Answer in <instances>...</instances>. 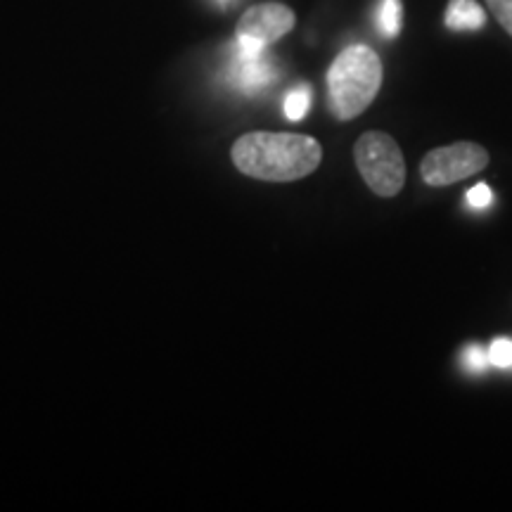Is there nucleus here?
Listing matches in <instances>:
<instances>
[{
  "mask_svg": "<svg viewBox=\"0 0 512 512\" xmlns=\"http://www.w3.org/2000/svg\"><path fill=\"white\" fill-rule=\"evenodd\" d=\"M230 157L245 176L290 183L313 174L323 159V150L311 136L254 131L235 140Z\"/></svg>",
  "mask_w": 512,
  "mask_h": 512,
  "instance_id": "f257e3e1",
  "label": "nucleus"
},
{
  "mask_svg": "<svg viewBox=\"0 0 512 512\" xmlns=\"http://www.w3.org/2000/svg\"><path fill=\"white\" fill-rule=\"evenodd\" d=\"M380 86V55L363 43L344 48L328 69V100L332 114L339 121L356 119L373 105Z\"/></svg>",
  "mask_w": 512,
  "mask_h": 512,
  "instance_id": "f03ea898",
  "label": "nucleus"
},
{
  "mask_svg": "<svg viewBox=\"0 0 512 512\" xmlns=\"http://www.w3.org/2000/svg\"><path fill=\"white\" fill-rule=\"evenodd\" d=\"M356 166L368 188L380 197H394L406 183V162L399 143L382 131H368L354 147Z\"/></svg>",
  "mask_w": 512,
  "mask_h": 512,
  "instance_id": "7ed1b4c3",
  "label": "nucleus"
},
{
  "mask_svg": "<svg viewBox=\"0 0 512 512\" xmlns=\"http://www.w3.org/2000/svg\"><path fill=\"white\" fill-rule=\"evenodd\" d=\"M489 164V152L482 145L460 140L446 147H437L425 155L420 164L422 181L432 188H446V185L460 183L465 178L479 174Z\"/></svg>",
  "mask_w": 512,
  "mask_h": 512,
  "instance_id": "20e7f679",
  "label": "nucleus"
},
{
  "mask_svg": "<svg viewBox=\"0 0 512 512\" xmlns=\"http://www.w3.org/2000/svg\"><path fill=\"white\" fill-rule=\"evenodd\" d=\"M275 79V64L266 55V46L252 38L235 36L233 55L228 64V83L242 93H256Z\"/></svg>",
  "mask_w": 512,
  "mask_h": 512,
  "instance_id": "39448f33",
  "label": "nucleus"
},
{
  "mask_svg": "<svg viewBox=\"0 0 512 512\" xmlns=\"http://www.w3.org/2000/svg\"><path fill=\"white\" fill-rule=\"evenodd\" d=\"M294 22H297V17H294V12L287 8V5H254V8H249L245 15L240 17L235 36L252 38V41L268 48L271 43L280 41V38L290 34L294 29Z\"/></svg>",
  "mask_w": 512,
  "mask_h": 512,
  "instance_id": "423d86ee",
  "label": "nucleus"
},
{
  "mask_svg": "<svg viewBox=\"0 0 512 512\" xmlns=\"http://www.w3.org/2000/svg\"><path fill=\"white\" fill-rule=\"evenodd\" d=\"M486 24V12L477 0H448L446 27L451 31H477Z\"/></svg>",
  "mask_w": 512,
  "mask_h": 512,
  "instance_id": "0eeeda50",
  "label": "nucleus"
},
{
  "mask_svg": "<svg viewBox=\"0 0 512 512\" xmlns=\"http://www.w3.org/2000/svg\"><path fill=\"white\" fill-rule=\"evenodd\" d=\"M401 0H382L380 3V15H377V24L380 31L387 38H396L401 34Z\"/></svg>",
  "mask_w": 512,
  "mask_h": 512,
  "instance_id": "6e6552de",
  "label": "nucleus"
},
{
  "mask_svg": "<svg viewBox=\"0 0 512 512\" xmlns=\"http://www.w3.org/2000/svg\"><path fill=\"white\" fill-rule=\"evenodd\" d=\"M311 107V88L309 86H297L294 91L285 95V117L290 121H302L309 114Z\"/></svg>",
  "mask_w": 512,
  "mask_h": 512,
  "instance_id": "1a4fd4ad",
  "label": "nucleus"
},
{
  "mask_svg": "<svg viewBox=\"0 0 512 512\" xmlns=\"http://www.w3.org/2000/svg\"><path fill=\"white\" fill-rule=\"evenodd\" d=\"M489 361L496 368H512V339H496L489 349Z\"/></svg>",
  "mask_w": 512,
  "mask_h": 512,
  "instance_id": "9d476101",
  "label": "nucleus"
},
{
  "mask_svg": "<svg viewBox=\"0 0 512 512\" xmlns=\"http://www.w3.org/2000/svg\"><path fill=\"white\" fill-rule=\"evenodd\" d=\"M463 366L467 370H472V373H482V370H486V366H491L489 351H484L479 347L465 349L463 351Z\"/></svg>",
  "mask_w": 512,
  "mask_h": 512,
  "instance_id": "9b49d317",
  "label": "nucleus"
},
{
  "mask_svg": "<svg viewBox=\"0 0 512 512\" xmlns=\"http://www.w3.org/2000/svg\"><path fill=\"white\" fill-rule=\"evenodd\" d=\"M486 5L494 12L498 24L512 36V0H486Z\"/></svg>",
  "mask_w": 512,
  "mask_h": 512,
  "instance_id": "f8f14e48",
  "label": "nucleus"
},
{
  "mask_svg": "<svg viewBox=\"0 0 512 512\" xmlns=\"http://www.w3.org/2000/svg\"><path fill=\"white\" fill-rule=\"evenodd\" d=\"M467 204H470L472 209H489L491 204H494V192L486 183H479L467 192Z\"/></svg>",
  "mask_w": 512,
  "mask_h": 512,
  "instance_id": "ddd939ff",
  "label": "nucleus"
},
{
  "mask_svg": "<svg viewBox=\"0 0 512 512\" xmlns=\"http://www.w3.org/2000/svg\"><path fill=\"white\" fill-rule=\"evenodd\" d=\"M216 3H219V5H223V8H226V5L233 3V0H216Z\"/></svg>",
  "mask_w": 512,
  "mask_h": 512,
  "instance_id": "4468645a",
  "label": "nucleus"
}]
</instances>
